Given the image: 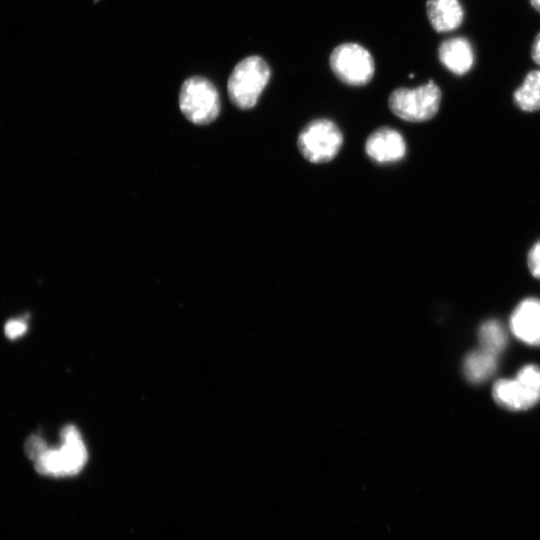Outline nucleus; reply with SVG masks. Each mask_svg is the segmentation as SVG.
Segmentation results:
<instances>
[{
  "mask_svg": "<svg viewBox=\"0 0 540 540\" xmlns=\"http://www.w3.org/2000/svg\"><path fill=\"white\" fill-rule=\"evenodd\" d=\"M62 443L57 448H47L35 460L37 472L54 477L71 476L84 467L88 454L80 432L73 425L61 431Z\"/></svg>",
  "mask_w": 540,
  "mask_h": 540,
  "instance_id": "f257e3e1",
  "label": "nucleus"
},
{
  "mask_svg": "<svg viewBox=\"0 0 540 540\" xmlns=\"http://www.w3.org/2000/svg\"><path fill=\"white\" fill-rule=\"evenodd\" d=\"M271 70L260 56H248L232 70L227 84L231 102L238 108H253L269 82Z\"/></svg>",
  "mask_w": 540,
  "mask_h": 540,
  "instance_id": "f03ea898",
  "label": "nucleus"
},
{
  "mask_svg": "<svg viewBox=\"0 0 540 540\" xmlns=\"http://www.w3.org/2000/svg\"><path fill=\"white\" fill-rule=\"evenodd\" d=\"M441 98L440 88L430 80L413 89H395L389 96L388 105L394 115L405 121L423 122L437 114Z\"/></svg>",
  "mask_w": 540,
  "mask_h": 540,
  "instance_id": "7ed1b4c3",
  "label": "nucleus"
},
{
  "mask_svg": "<svg viewBox=\"0 0 540 540\" xmlns=\"http://www.w3.org/2000/svg\"><path fill=\"white\" fill-rule=\"evenodd\" d=\"M179 107L189 121L198 125L211 123L220 111L219 93L208 79L190 77L181 86Z\"/></svg>",
  "mask_w": 540,
  "mask_h": 540,
  "instance_id": "20e7f679",
  "label": "nucleus"
},
{
  "mask_svg": "<svg viewBox=\"0 0 540 540\" xmlns=\"http://www.w3.org/2000/svg\"><path fill=\"white\" fill-rule=\"evenodd\" d=\"M343 144V134L329 119H315L299 133L297 146L309 162L320 164L333 160Z\"/></svg>",
  "mask_w": 540,
  "mask_h": 540,
  "instance_id": "39448f33",
  "label": "nucleus"
},
{
  "mask_svg": "<svg viewBox=\"0 0 540 540\" xmlns=\"http://www.w3.org/2000/svg\"><path fill=\"white\" fill-rule=\"evenodd\" d=\"M492 395L496 403L509 410H525L540 401V368L527 365L515 379H500L495 382Z\"/></svg>",
  "mask_w": 540,
  "mask_h": 540,
  "instance_id": "423d86ee",
  "label": "nucleus"
},
{
  "mask_svg": "<svg viewBox=\"0 0 540 540\" xmlns=\"http://www.w3.org/2000/svg\"><path fill=\"white\" fill-rule=\"evenodd\" d=\"M334 75L343 83L363 86L374 75L375 64L370 52L357 43H343L334 48L329 59Z\"/></svg>",
  "mask_w": 540,
  "mask_h": 540,
  "instance_id": "0eeeda50",
  "label": "nucleus"
},
{
  "mask_svg": "<svg viewBox=\"0 0 540 540\" xmlns=\"http://www.w3.org/2000/svg\"><path fill=\"white\" fill-rule=\"evenodd\" d=\"M365 152L379 164L395 163L405 156L406 143L399 131L381 127L367 138Z\"/></svg>",
  "mask_w": 540,
  "mask_h": 540,
  "instance_id": "6e6552de",
  "label": "nucleus"
},
{
  "mask_svg": "<svg viewBox=\"0 0 540 540\" xmlns=\"http://www.w3.org/2000/svg\"><path fill=\"white\" fill-rule=\"evenodd\" d=\"M511 331L515 337L530 345H540V300L526 298L511 315Z\"/></svg>",
  "mask_w": 540,
  "mask_h": 540,
  "instance_id": "1a4fd4ad",
  "label": "nucleus"
},
{
  "mask_svg": "<svg viewBox=\"0 0 540 540\" xmlns=\"http://www.w3.org/2000/svg\"><path fill=\"white\" fill-rule=\"evenodd\" d=\"M440 62L452 73L464 75L474 62V53L470 42L463 37H454L443 41L438 48Z\"/></svg>",
  "mask_w": 540,
  "mask_h": 540,
  "instance_id": "9d476101",
  "label": "nucleus"
},
{
  "mask_svg": "<svg viewBox=\"0 0 540 540\" xmlns=\"http://www.w3.org/2000/svg\"><path fill=\"white\" fill-rule=\"evenodd\" d=\"M426 11L431 26L437 32L457 29L464 17L459 0H427Z\"/></svg>",
  "mask_w": 540,
  "mask_h": 540,
  "instance_id": "9b49d317",
  "label": "nucleus"
},
{
  "mask_svg": "<svg viewBox=\"0 0 540 540\" xmlns=\"http://www.w3.org/2000/svg\"><path fill=\"white\" fill-rule=\"evenodd\" d=\"M497 357L481 348L469 353L463 364L466 378L475 384L489 379L497 369Z\"/></svg>",
  "mask_w": 540,
  "mask_h": 540,
  "instance_id": "f8f14e48",
  "label": "nucleus"
},
{
  "mask_svg": "<svg viewBox=\"0 0 540 540\" xmlns=\"http://www.w3.org/2000/svg\"><path fill=\"white\" fill-rule=\"evenodd\" d=\"M516 106L526 112L540 110V70L529 71L514 94Z\"/></svg>",
  "mask_w": 540,
  "mask_h": 540,
  "instance_id": "ddd939ff",
  "label": "nucleus"
},
{
  "mask_svg": "<svg viewBox=\"0 0 540 540\" xmlns=\"http://www.w3.org/2000/svg\"><path fill=\"white\" fill-rule=\"evenodd\" d=\"M479 341L481 349L498 356L507 345V335L501 323L489 320L479 330Z\"/></svg>",
  "mask_w": 540,
  "mask_h": 540,
  "instance_id": "4468645a",
  "label": "nucleus"
},
{
  "mask_svg": "<svg viewBox=\"0 0 540 540\" xmlns=\"http://www.w3.org/2000/svg\"><path fill=\"white\" fill-rule=\"evenodd\" d=\"M47 445L45 441L36 435L30 436L24 446L25 453L27 457H29L32 460H36L39 456H41L45 450L47 449Z\"/></svg>",
  "mask_w": 540,
  "mask_h": 540,
  "instance_id": "2eb2a0df",
  "label": "nucleus"
},
{
  "mask_svg": "<svg viewBox=\"0 0 540 540\" xmlns=\"http://www.w3.org/2000/svg\"><path fill=\"white\" fill-rule=\"evenodd\" d=\"M527 263L531 274L540 279V241L531 247L527 257Z\"/></svg>",
  "mask_w": 540,
  "mask_h": 540,
  "instance_id": "dca6fc26",
  "label": "nucleus"
},
{
  "mask_svg": "<svg viewBox=\"0 0 540 540\" xmlns=\"http://www.w3.org/2000/svg\"><path fill=\"white\" fill-rule=\"evenodd\" d=\"M27 330V325L20 319L10 320L5 325V334L9 338H16L24 334Z\"/></svg>",
  "mask_w": 540,
  "mask_h": 540,
  "instance_id": "f3484780",
  "label": "nucleus"
},
{
  "mask_svg": "<svg viewBox=\"0 0 540 540\" xmlns=\"http://www.w3.org/2000/svg\"><path fill=\"white\" fill-rule=\"evenodd\" d=\"M531 57L540 66V32L536 35L532 43Z\"/></svg>",
  "mask_w": 540,
  "mask_h": 540,
  "instance_id": "a211bd4d",
  "label": "nucleus"
},
{
  "mask_svg": "<svg viewBox=\"0 0 540 540\" xmlns=\"http://www.w3.org/2000/svg\"><path fill=\"white\" fill-rule=\"evenodd\" d=\"M530 3L540 13V0H530Z\"/></svg>",
  "mask_w": 540,
  "mask_h": 540,
  "instance_id": "6ab92c4d",
  "label": "nucleus"
}]
</instances>
